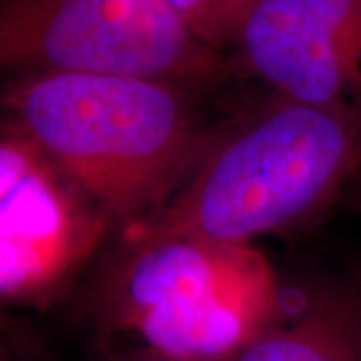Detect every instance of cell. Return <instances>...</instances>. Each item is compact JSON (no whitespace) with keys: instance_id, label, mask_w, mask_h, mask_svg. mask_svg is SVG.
I'll return each mask as SVG.
<instances>
[{"instance_id":"6da1fadb","label":"cell","mask_w":361,"mask_h":361,"mask_svg":"<svg viewBox=\"0 0 361 361\" xmlns=\"http://www.w3.org/2000/svg\"><path fill=\"white\" fill-rule=\"evenodd\" d=\"M0 113L125 229L167 205L225 133L203 123L189 87L130 75H14Z\"/></svg>"},{"instance_id":"7a4b0ae2","label":"cell","mask_w":361,"mask_h":361,"mask_svg":"<svg viewBox=\"0 0 361 361\" xmlns=\"http://www.w3.org/2000/svg\"><path fill=\"white\" fill-rule=\"evenodd\" d=\"M357 173L361 121L279 97L225 130L177 195L127 237L253 245L322 213Z\"/></svg>"},{"instance_id":"3957f363","label":"cell","mask_w":361,"mask_h":361,"mask_svg":"<svg viewBox=\"0 0 361 361\" xmlns=\"http://www.w3.org/2000/svg\"><path fill=\"white\" fill-rule=\"evenodd\" d=\"M109 331L177 361H229L283 319L275 269L255 245L127 237L94 289Z\"/></svg>"},{"instance_id":"277c9868","label":"cell","mask_w":361,"mask_h":361,"mask_svg":"<svg viewBox=\"0 0 361 361\" xmlns=\"http://www.w3.org/2000/svg\"><path fill=\"white\" fill-rule=\"evenodd\" d=\"M233 61L209 49L167 0H0V73L161 78L193 89Z\"/></svg>"},{"instance_id":"5b68a950","label":"cell","mask_w":361,"mask_h":361,"mask_svg":"<svg viewBox=\"0 0 361 361\" xmlns=\"http://www.w3.org/2000/svg\"><path fill=\"white\" fill-rule=\"evenodd\" d=\"M109 221L20 133L0 130V303L42 305L63 291Z\"/></svg>"},{"instance_id":"8992f818","label":"cell","mask_w":361,"mask_h":361,"mask_svg":"<svg viewBox=\"0 0 361 361\" xmlns=\"http://www.w3.org/2000/svg\"><path fill=\"white\" fill-rule=\"evenodd\" d=\"M235 49L281 99L361 121V0H259Z\"/></svg>"},{"instance_id":"52a82bcc","label":"cell","mask_w":361,"mask_h":361,"mask_svg":"<svg viewBox=\"0 0 361 361\" xmlns=\"http://www.w3.org/2000/svg\"><path fill=\"white\" fill-rule=\"evenodd\" d=\"M229 361H361V281L307 291L295 311Z\"/></svg>"},{"instance_id":"ba28073f","label":"cell","mask_w":361,"mask_h":361,"mask_svg":"<svg viewBox=\"0 0 361 361\" xmlns=\"http://www.w3.org/2000/svg\"><path fill=\"white\" fill-rule=\"evenodd\" d=\"M187 28L209 49H235L259 0H167Z\"/></svg>"},{"instance_id":"9c48e42d","label":"cell","mask_w":361,"mask_h":361,"mask_svg":"<svg viewBox=\"0 0 361 361\" xmlns=\"http://www.w3.org/2000/svg\"><path fill=\"white\" fill-rule=\"evenodd\" d=\"M111 361H177L165 357L161 353H157L149 348H137L133 351H125V353H116L115 357H111Z\"/></svg>"},{"instance_id":"30bf717a","label":"cell","mask_w":361,"mask_h":361,"mask_svg":"<svg viewBox=\"0 0 361 361\" xmlns=\"http://www.w3.org/2000/svg\"><path fill=\"white\" fill-rule=\"evenodd\" d=\"M0 361H20V360H18V357H14L13 353L8 351V349L0 345Z\"/></svg>"}]
</instances>
